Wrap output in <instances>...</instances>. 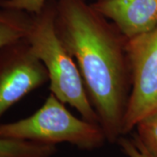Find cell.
Here are the masks:
<instances>
[{
    "label": "cell",
    "mask_w": 157,
    "mask_h": 157,
    "mask_svg": "<svg viewBox=\"0 0 157 157\" xmlns=\"http://www.w3.org/2000/svg\"><path fill=\"white\" fill-rule=\"evenodd\" d=\"M55 16L56 0H47L39 11L31 13L25 38L46 68L51 93L81 118L100 124L75 59L57 33Z\"/></svg>",
    "instance_id": "2"
},
{
    "label": "cell",
    "mask_w": 157,
    "mask_h": 157,
    "mask_svg": "<svg viewBox=\"0 0 157 157\" xmlns=\"http://www.w3.org/2000/svg\"><path fill=\"white\" fill-rule=\"evenodd\" d=\"M0 138L56 146L68 143L85 151L100 149L107 143L100 124L76 117L52 93L32 115L9 123H0Z\"/></svg>",
    "instance_id": "3"
},
{
    "label": "cell",
    "mask_w": 157,
    "mask_h": 157,
    "mask_svg": "<svg viewBox=\"0 0 157 157\" xmlns=\"http://www.w3.org/2000/svg\"><path fill=\"white\" fill-rule=\"evenodd\" d=\"M55 27L78 66L107 143H116L132 88L128 39L88 0H56Z\"/></svg>",
    "instance_id": "1"
},
{
    "label": "cell",
    "mask_w": 157,
    "mask_h": 157,
    "mask_svg": "<svg viewBox=\"0 0 157 157\" xmlns=\"http://www.w3.org/2000/svg\"><path fill=\"white\" fill-rule=\"evenodd\" d=\"M47 82L46 68L25 38L0 47V123L7 110Z\"/></svg>",
    "instance_id": "5"
},
{
    "label": "cell",
    "mask_w": 157,
    "mask_h": 157,
    "mask_svg": "<svg viewBox=\"0 0 157 157\" xmlns=\"http://www.w3.org/2000/svg\"><path fill=\"white\" fill-rule=\"evenodd\" d=\"M128 52L132 88L124 117L123 135L157 110V27L128 39Z\"/></svg>",
    "instance_id": "4"
},
{
    "label": "cell",
    "mask_w": 157,
    "mask_h": 157,
    "mask_svg": "<svg viewBox=\"0 0 157 157\" xmlns=\"http://www.w3.org/2000/svg\"><path fill=\"white\" fill-rule=\"evenodd\" d=\"M31 13L0 7V47L25 37Z\"/></svg>",
    "instance_id": "7"
},
{
    "label": "cell",
    "mask_w": 157,
    "mask_h": 157,
    "mask_svg": "<svg viewBox=\"0 0 157 157\" xmlns=\"http://www.w3.org/2000/svg\"><path fill=\"white\" fill-rule=\"evenodd\" d=\"M56 145L0 138V157H52Z\"/></svg>",
    "instance_id": "8"
},
{
    "label": "cell",
    "mask_w": 157,
    "mask_h": 157,
    "mask_svg": "<svg viewBox=\"0 0 157 157\" xmlns=\"http://www.w3.org/2000/svg\"><path fill=\"white\" fill-rule=\"evenodd\" d=\"M121 151L127 157H154L147 150L135 135L132 137L122 135L116 142Z\"/></svg>",
    "instance_id": "10"
},
{
    "label": "cell",
    "mask_w": 157,
    "mask_h": 157,
    "mask_svg": "<svg viewBox=\"0 0 157 157\" xmlns=\"http://www.w3.org/2000/svg\"><path fill=\"white\" fill-rule=\"evenodd\" d=\"M46 1L47 0H0V7L35 13L42 8Z\"/></svg>",
    "instance_id": "11"
},
{
    "label": "cell",
    "mask_w": 157,
    "mask_h": 157,
    "mask_svg": "<svg viewBox=\"0 0 157 157\" xmlns=\"http://www.w3.org/2000/svg\"><path fill=\"white\" fill-rule=\"evenodd\" d=\"M92 6L127 39L157 27V0H95Z\"/></svg>",
    "instance_id": "6"
},
{
    "label": "cell",
    "mask_w": 157,
    "mask_h": 157,
    "mask_svg": "<svg viewBox=\"0 0 157 157\" xmlns=\"http://www.w3.org/2000/svg\"><path fill=\"white\" fill-rule=\"evenodd\" d=\"M134 135L147 151L157 157V110L141 120L135 127Z\"/></svg>",
    "instance_id": "9"
}]
</instances>
